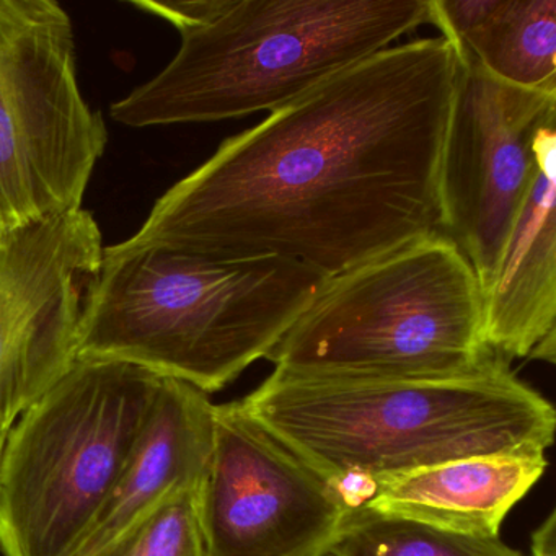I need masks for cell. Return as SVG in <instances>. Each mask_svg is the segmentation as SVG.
Returning <instances> with one entry per match:
<instances>
[{
	"label": "cell",
	"mask_w": 556,
	"mask_h": 556,
	"mask_svg": "<svg viewBox=\"0 0 556 556\" xmlns=\"http://www.w3.org/2000/svg\"><path fill=\"white\" fill-rule=\"evenodd\" d=\"M457 74L444 37L366 58L226 139L122 245L282 258L333 278L439 233Z\"/></svg>",
	"instance_id": "obj_1"
},
{
	"label": "cell",
	"mask_w": 556,
	"mask_h": 556,
	"mask_svg": "<svg viewBox=\"0 0 556 556\" xmlns=\"http://www.w3.org/2000/svg\"><path fill=\"white\" fill-rule=\"evenodd\" d=\"M180 34L174 60L110 115L131 128L276 112L431 24L429 0H136Z\"/></svg>",
	"instance_id": "obj_2"
},
{
	"label": "cell",
	"mask_w": 556,
	"mask_h": 556,
	"mask_svg": "<svg viewBox=\"0 0 556 556\" xmlns=\"http://www.w3.org/2000/svg\"><path fill=\"white\" fill-rule=\"evenodd\" d=\"M250 418L325 480H377L478 455L545 454L552 403L496 356L447 379H321L276 370L245 399Z\"/></svg>",
	"instance_id": "obj_3"
},
{
	"label": "cell",
	"mask_w": 556,
	"mask_h": 556,
	"mask_svg": "<svg viewBox=\"0 0 556 556\" xmlns=\"http://www.w3.org/2000/svg\"><path fill=\"white\" fill-rule=\"evenodd\" d=\"M328 278L282 258L103 249L77 359L119 361L217 392L266 354Z\"/></svg>",
	"instance_id": "obj_4"
},
{
	"label": "cell",
	"mask_w": 556,
	"mask_h": 556,
	"mask_svg": "<svg viewBox=\"0 0 556 556\" xmlns=\"http://www.w3.org/2000/svg\"><path fill=\"white\" fill-rule=\"evenodd\" d=\"M494 357L477 275L432 233L328 278L265 359L294 376L403 380L465 376Z\"/></svg>",
	"instance_id": "obj_5"
},
{
	"label": "cell",
	"mask_w": 556,
	"mask_h": 556,
	"mask_svg": "<svg viewBox=\"0 0 556 556\" xmlns=\"http://www.w3.org/2000/svg\"><path fill=\"white\" fill-rule=\"evenodd\" d=\"M164 377L76 359L0 452V552L70 556L125 468Z\"/></svg>",
	"instance_id": "obj_6"
},
{
	"label": "cell",
	"mask_w": 556,
	"mask_h": 556,
	"mask_svg": "<svg viewBox=\"0 0 556 556\" xmlns=\"http://www.w3.org/2000/svg\"><path fill=\"white\" fill-rule=\"evenodd\" d=\"M106 142L77 83L70 14L53 0H0V245L83 210Z\"/></svg>",
	"instance_id": "obj_7"
},
{
	"label": "cell",
	"mask_w": 556,
	"mask_h": 556,
	"mask_svg": "<svg viewBox=\"0 0 556 556\" xmlns=\"http://www.w3.org/2000/svg\"><path fill=\"white\" fill-rule=\"evenodd\" d=\"M457 54L439 170V233L464 253L484 292L535 174L536 138L556 123V93L510 86Z\"/></svg>",
	"instance_id": "obj_8"
},
{
	"label": "cell",
	"mask_w": 556,
	"mask_h": 556,
	"mask_svg": "<svg viewBox=\"0 0 556 556\" xmlns=\"http://www.w3.org/2000/svg\"><path fill=\"white\" fill-rule=\"evenodd\" d=\"M214 452L198 491L210 556H330L351 510L330 481L250 418L216 405Z\"/></svg>",
	"instance_id": "obj_9"
},
{
	"label": "cell",
	"mask_w": 556,
	"mask_h": 556,
	"mask_svg": "<svg viewBox=\"0 0 556 556\" xmlns=\"http://www.w3.org/2000/svg\"><path fill=\"white\" fill-rule=\"evenodd\" d=\"M103 249L99 224L84 210L0 245V428L11 429L76 363Z\"/></svg>",
	"instance_id": "obj_10"
},
{
	"label": "cell",
	"mask_w": 556,
	"mask_h": 556,
	"mask_svg": "<svg viewBox=\"0 0 556 556\" xmlns=\"http://www.w3.org/2000/svg\"><path fill=\"white\" fill-rule=\"evenodd\" d=\"M536 167L483 292L484 343L496 356L556 361V123L536 138Z\"/></svg>",
	"instance_id": "obj_11"
},
{
	"label": "cell",
	"mask_w": 556,
	"mask_h": 556,
	"mask_svg": "<svg viewBox=\"0 0 556 556\" xmlns=\"http://www.w3.org/2000/svg\"><path fill=\"white\" fill-rule=\"evenodd\" d=\"M216 405L207 393L164 377L151 416L86 535L70 556H93L168 493L200 490L214 452Z\"/></svg>",
	"instance_id": "obj_12"
},
{
	"label": "cell",
	"mask_w": 556,
	"mask_h": 556,
	"mask_svg": "<svg viewBox=\"0 0 556 556\" xmlns=\"http://www.w3.org/2000/svg\"><path fill=\"white\" fill-rule=\"evenodd\" d=\"M545 454L478 455L379 480L363 507L445 532L500 536L507 514L543 477Z\"/></svg>",
	"instance_id": "obj_13"
},
{
	"label": "cell",
	"mask_w": 556,
	"mask_h": 556,
	"mask_svg": "<svg viewBox=\"0 0 556 556\" xmlns=\"http://www.w3.org/2000/svg\"><path fill=\"white\" fill-rule=\"evenodd\" d=\"M455 51L520 89L556 93V0H429Z\"/></svg>",
	"instance_id": "obj_14"
},
{
	"label": "cell",
	"mask_w": 556,
	"mask_h": 556,
	"mask_svg": "<svg viewBox=\"0 0 556 556\" xmlns=\"http://www.w3.org/2000/svg\"><path fill=\"white\" fill-rule=\"evenodd\" d=\"M330 556H523L500 536L445 532L425 523L354 510Z\"/></svg>",
	"instance_id": "obj_15"
},
{
	"label": "cell",
	"mask_w": 556,
	"mask_h": 556,
	"mask_svg": "<svg viewBox=\"0 0 556 556\" xmlns=\"http://www.w3.org/2000/svg\"><path fill=\"white\" fill-rule=\"evenodd\" d=\"M198 491H172L93 556H210L201 529Z\"/></svg>",
	"instance_id": "obj_16"
},
{
	"label": "cell",
	"mask_w": 556,
	"mask_h": 556,
	"mask_svg": "<svg viewBox=\"0 0 556 556\" xmlns=\"http://www.w3.org/2000/svg\"><path fill=\"white\" fill-rule=\"evenodd\" d=\"M328 481H330L334 494L340 497L341 503H343L344 507H348L351 513L363 509V507L372 500L377 486H379V480H377V478L359 470L346 471V473Z\"/></svg>",
	"instance_id": "obj_17"
},
{
	"label": "cell",
	"mask_w": 556,
	"mask_h": 556,
	"mask_svg": "<svg viewBox=\"0 0 556 556\" xmlns=\"http://www.w3.org/2000/svg\"><path fill=\"white\" fill-rule=\"evenodd\" d=\"M532 556H556V513L552 510L532 532Z\"/></svg>",
	"instance_id": "obj_18"
},
{
	"label": "cell",
	"mask_w": 556,
	"mask_h": 556,
	"mask_svg": "<svg viewBox=\"0 0 556 556\" xmlns=\"http://www.w3.org/2000/svg\"><path fill=\"white\" fill-rule=\"evenodd\" d=\"M9 431H11V429L0 428V452H2V447H4L5 438H8Z\"/></svg>",
	"instance_id": "obj_19"
}]
</instances>
